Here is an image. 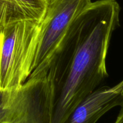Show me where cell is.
<instances>
[{"instance_id": "obj_5", "label": "cell", "mask_w": 123, "mask_h": 123, "mask_svg": "<svg viewBox=\"0 0 123 123\" xmlns=\"http://www.w3.org/2000/svg\"><path fill=\"white\" fill-rule=\"evenodd\" d=\"M123 103V79L115 86H102L87 96L65 123H96L109 111Z\"/></svg>"}, {"instance_id": "obj_1", "label": "cell", "mask_w": 123, "mask_h": 123, "mask_svg": "<svg viewBox=\"0 0 123 123\" xmlns=\"http://www.w3.org/2000/svg\"><path fill=\"white\" fill-rule=\"evenodd\" d=\"M120 10L116 0L92 2L71 24L49 58L30 74L46 77L53 84L52 123H65L108 76L106 57L119 25Z\"/></svg>"}, {"instance_id": "obj_4", "label": "cell", "mask_w": 123, "mask_h": 123, "mask_svg": "<svg viewBox=\"0 0 123 123\" xmlns=\"http://www.w3.org/2000/svg\"><path fill=\"white\" fill-rule=\"evenodd\" d=\"M92 2V0H47L45 13L41 22L33 71L49 58L71 24Z\"/></svg>"}, {"instance_id": "obj_3", "label": "cell", "mask_w": 123, "mask_h": 123, "mask_svg": "<svg viewBox=\"0 0 123 123\" xmlns=\"http://www.w3.org/2000/svg\"><path fill=\"white\" fill-rule=\"evenodd\" d=\"M52 90L46 78H28L14 90H0V123H48Z\"/></svg>"}, {"instance_id": "obj_6", "label": "cell", "mask_w": 123, "mask_h": 123, "mask_svg": "<svg viewBox=\"0 0 123 123\" xmlns=\"http://www.w3.org/2000/svg\"><path fill=\"white\" fill-rule=\"evenodd\" d=\"M47 5V0H0V31L19 22L41 23Z\"/></svg>"}, {"instance_id": "obj_7", "label": "cell", "mask_w": 123, "mask_h": 123, "mask_svg": "<svg viewBox=\"0 0 123 123\" xmlns=\"http://www.w3.org/2000/svg\"><path fill=\"white\" fill-rule=\"evenodd\" d=\"M120 107V111L114 123H123V103Z\"/></svg>"}, {"instance_id": "obj_2", "label": "cell", "mask_w": 123, "mask_h": 123, "mask_svg": "<svg viewBox=\"0 0 123 123\" xmlns=\"http://www.w3.org/2000/svg\"><path fill=\"white\" fill-rule=\"evenodd\" d=\"M41 23L23 21L0 31V90L18 88L33 71Z\"/></svg>"}]
</instances>
